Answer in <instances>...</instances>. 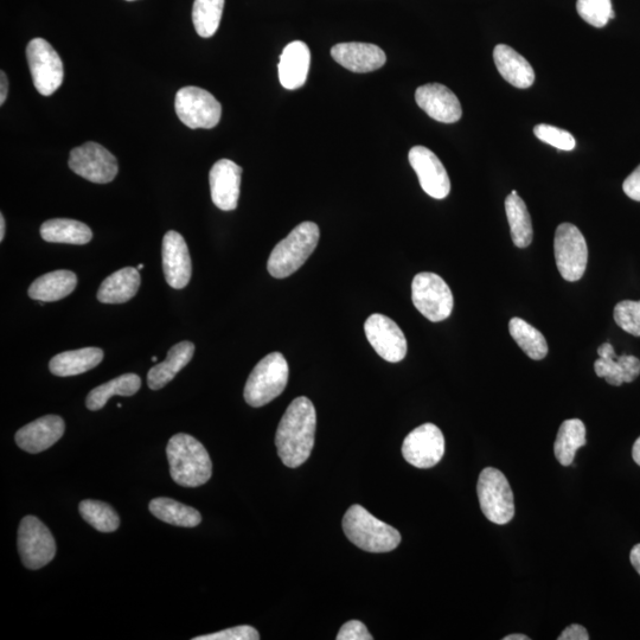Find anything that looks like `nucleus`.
Listing matches in <instances>:
<instances>
[{
  "instance_id": "2eb2a0df",
  "label": "nucleus",
  "mask_w": 640,
  "mask_h": 640,
  "mask_svg": "<svg viewBox=\"0 0 640 640\" xmlns=\"http://www.w3.org/2000/svg\"><path fill=\"white\" fill-rule=\"evenodd\" d=\"M409 163L418 175L422 190L435 200H444L450 194L451 181L440 159L425 146H414L409 151Z\"/></svg>"
},
{
  "instance_id": "1a4fd4ad",
  "label": "nucleus",
  "mask_w": 640,
  "mask_h": 640,
  "mask_svg": "<svg viewBox=\"0 0 640 640\" xmlns=\"http://www.w3.org/2000/svg\"><path fill=\"white\" fill-rule=\"evenodd\" d=\"M176 113L185 126L196 128H214L219 125L222 106L206 89L184 87L179 89L175 100Z\"/></svg>"
},
{
  "instance_id": "393cba45",
  "label": "nucleus",
  "mask_w": 640,
  "mask_h": 640,
  "mask_svg": "<svg viewBox=\"0 0 640 640\" xmlns=\"http://www.w3.org/2000/svg\"><path fill=\"white\" fill-rule=\"evenodd\" d=\"M139 287L138 268L126 267L105 279L99 288L98 299L102 304H124L136 297Z\"/></svg>"
},
{
  "instance_id": "f8f14e48",
  "label": "nucleus",
  "mask_w": 640,
  "mask_h": 640,
  "mask_svg": "<svg viewBox=\"0 0 640 640\" xmlns=\"http://www.w3.org/2000/svg\"><path fill=\"white\" fill-rule=\"evenodd\" d=\"M69 168L96 184H106L118 175V160L104 146L86 143L70 152Z\"/></svg>"
},
{
  "instance_id": "a211bd4d",
  "label": "nucleus",
  "mask_w": 640,
  "mask_h": 640,
  "mask_svg": "<svg viewBox=\"0 0 640 640\" xmlns=\"http://www.w3.org/2000/svg\"><path fill=\"white\" fill-rule=\"evenodd\" d=\"M163 268L166 283L182 290L190 283L192 265L187 242L175 230L166 233L163 239Z\"/></svg>"
},
{
  "instance_id": "37998d69",
  "label": "nucleus",
  "mask_w": 640,
  "mask_h": 640,
  "mask_svg": "<svg viewBox=\"0 0 640 640\" xmlns=\"http://www.w3.org/2000/svg\"><path fill=\"white\" fill-rule=\"evenodd\" d=\"M9 93V80L8 76L4 72L0 73V105H4L6 99H8Z\"/></svg>"
},
{
  "instance_id": "49530a36",
  "label": "nucleus",
  "mask_w": 640,
  "mask_h": 640,
  "mask_svg": "<svg viewBox=\"0 0 640 640\" xmlns=\"http://www.w3.org/2000/svg\"><path fill=\"white\" fill-rule=\"evenodd\" d=\"M5 238V219L4 215H0V241H4Z\"/></svg>"
},
{
  "instance_id": "f704fd0d",
  "label": "nucleus",
  "mask_w": 640,
  "mask_h": 640,
  "mask_svg": "<svg viewBox=\"0 0 640 640\" xmlns=\"http://www.w3.org/2000/svg\"><path fill=\"white\" fill-rule=\"evenodd\" d=\"M80 514L88 524L100 533H113L120 526V518L111 505L87 499L80 503Z\"/></svg>"
},
{
  "instance_id": "8fccbe9b",
  "label": "nucleus",
  "mask_w": 640,
  "mask_h": 640,
  "mask_svg": "<svg viewBox=\"0 0 640 640\" xmlns=\"http://www.w3.org/2000/svg\"><path fill=\"white\" fill-rule=\"evenodd\" d=\"M157 360H158V358H157L156 356H153V357H152V361H153V362H156Z\"/></svg>"
},
{
  "instance_id": "5701e85b",
  "label": "nucleus",
  "mask_w": 640,
  "mask_h": 640,
  "mask_svg": "<svg viewBox=\"0 0 640 640\" xmlns=\"http://www.w3.org/2000/svg\"><path fill=\"white\" fill-rule=\"evenodd\" d=\"M494 60L499 74L510 85L520 89H527L534 85L533 67L515 49L505 44H498L494 50Z\"/></svg>"
},
{
  "instance_id": "de8ad7c7",
  "label": "nucleus",
  "mask_w": 640,
  "mask_h": 640,
  "mask_svg": "<svg viewBox=\"0 0 640 640\" xmlns=\"http://www.w3.org/2000/svg\"><path fill=\"white\" fill-rule=\"evenodd\" d=\"M503 639L504 640H529L530 638L524 635H510V636L504 637Z\"/></svg>"
},
{
  "instance_id": "ddd939ff",
  "label": "nucleus",
  "mask_w": 640,
  "mask_h": 640,
  "mask_svg": "<svg viewBox=\"0 0 640 640\" xmlns=\"http://www.w3.org/2000/svg\"><path fill=\"white\" fill-rule=\"evenodd\" d=\"M403 458L418 469H431L445 454V438L440 428L424 424L409 433L402 445Z\"/></svg>"
},
{
  "instance_id": "aec40b11",
  "label": "nucleus",
  "mask_w": 640,
  "mask_h": 640,
  "mask_svg": "<svg viewBox=\"0 0 640 640\" xmlns=\"http://www.w3.org/2000/svg\"><path fill=\"white\" fill-rule=\"evenodd\" d=\"M331 56L342 67L354 73H370L386 64V53L375 44L339 43L332 47Z\"/></svg>"
},
{
  "instance_id": "2f4dec72",
  "label": "nucleus",
  "mask_w": 640,
  "mask_h": 640,
  "mask_svg": "<svg viewBox=\"0 0 640 640\" xmlns=\"http://www.w3.org/2000/svg\"><path fill=\"white\" fill-rule=\"evenodd\" d=\"M142 380L136 374H125L110 382L101 384L88 394L86 406L89 411H100L114 395L132 396L139 392Z\"/></svg>"
},
{
  "instance_id": "bb28decb",
  "label": "nucleus",
  "mask_w": 640,
  "mask_h": 640,
  "mask_svg": "<svg viewBox=\"0 0 640 640\" xmlns=\"http://www.w3.org/2000/svg\"><path fill=\"white\" fill-rule=\"evenodd\" d=\"M104 360V351L99 348H83L66 351L51 358V374L60 377L76 376L99 366Z\"/></svg>"
},
{
  "instance_id": "4c0bfd02",
  "label": "nucleus",
  "mask_w": 640,
  "mask_h": 640,
  "mask_svg": "<svg viewBox=\"0 0 640 640\" xmlns=\"http://www.w3.org/2000/svg\"><path fill=\"white\" fill-rule=\"evenodd\" d=\"M534 134L541 142L556 147L561 151H573L576 146L573 134L558 127L540 124L535 126Z\"/></svg>"
},
{
  "instance_id": "473e14b6",
  "label": "nucleus",
  "mask_w": 640,
  "mask_h": 640,
  "mask_svg": "<svg viewBox=\"0 0 640 640\" xmlns=\"http://www.w3.org/2000/svg\"><path fill=\"white\" fill-rule=\"evenodd\" d=\"M509 332L527 356L534 361H541L548 354V344L542 332L535 329L522 318H512L509 322Z\"/></svg>"
},
{
  "instance_id": "dca6fc26",
  "label": "nucleus",
  "mask_w": 640,
  "mask_h": 640,
  "mask_svg": "<svg viewBox=\"0 0 640 640\" xmlns=\"http://www.w3.org/2000/svg\"><path fill=\"white\" fill-rule=\"evenodd\" d=\"M416 104L439 123L453 124L462 118V105L451 89L440 83H428L415 92Z\"/></svg>"
},
{
  "instance_id": "7c9ffc66",
  "label": "nucleus",
  "mask_w": 640,
  "mask_h": 640,
  "mask_svg": "<svg viewBox=\"0 0 640 640\" xmlns=\"http://www.w3.org/2000/svg\"><path fill=\"white\" fill-rule=\"evenodd\" d=\"M587 444L586 426L579 419L566 420L556 437L555 457L562 466L572 465L579 448Z\"/></svg>"
},
{
  "instance_id": "6ab92c4d",
  "label": "nucleus",
  "mask_w": 640,
  "mask_h": 640,
  "mask_svg": "<svg viewBox=\"0 0 640 640\" xmlns=\"http://www.w3.org/2000/svg\"><path fill=\"white\" fill-rule=\"evenodd\" d=\"M66 425L60 416L47 415L24 426L16 433V443L23 451L37 454L48 450L64 434Z\"/></svg>"
},
{
  "instance_id": "0eeeda50",
  "label": "nucleus",
  "mask_w": 640,
  "mask_h": 640,
  "mask_svg": "<svg viewBox=\"0 0 640 640\" xmlns=\"http://www.w3.org/2000/svg\"><path fill=\"white\" fill-rule=\"evenodd\" d=\"M412 300L416 310L433 323L443 322L453 311L451 288L435 273L422 272L415 275Z\"/></svg>"
},
{
  "instance_id": "b1692460",
  "label": "nucleus",
  "mask_w": 640,
  "mask_h": 640,
  "mask_svg": "<svg viewBox=\"0 0 640 640\" xmlns=\"http://www.w3.org/2000/svg\"><path fill=\"white\" fill-rule=\"evenodd\" d=\"M195 354L194 343L185 341L174 345L169 351L168 357L162 363L151 368L147 374V384L152 390H159L175 379L183 368L188 366Z\"/></svg>"
},
{
  "instance_id": "9d476101",
  "label": "nucleus",
  "mask_w": 640,
  "mask_h": 640,
  "mask_svg": "<svg viewBox=\"0 0 640 640\" xmlns=\"http://www.w3.org/2000/svg\"><path fill=\"white\" fill-rule=\"evenodd\" d=\"M18 552L23 565L40 569L53 561L56 543L46 524L35 516L24 517L18 528Z\"/></svg>"
},
{
  "instance_id": "20e7f679",
  "label": "nucleus",
  "mask_w": 640,
  "mask_h": 640,
  "mask_svg": "<svg viewBox=\"0 0 640 640\" xmlns=\"http://www.w3.org/2000/svg\"><path fill=\"white\" fill-rule=\"evenodd\" d=\"M320 238L316 223L303 222L287 238L274 247L268 259V272L273 278L285 279L296 273L315 252Z\"/></svg>"
},
{
  "instance_id": "9b49d317",
  "label": "nucleus",
  "mask_w": 640,
  "mask_h": 640,
  "mask_svg": "<svg viewBox=\"0 0 640 640\" xmlns=\"http://www.w3.org/2000/svg\"><path fill=\"white\" fill-rule=\"evenodd\" d=\"M32 81L38 93L53 95L62 85L64 78L63 63L56 50L43 38H35L27 47Z\"/></svg>"
},
{
  "instance_id": "72a5a7b5",
  "label": "nucleus",
  "mask_w": 640,
  "mask_h": 640,
  "mask_svg": "<svg viewBox=\"0 0 640 640\" xmlns=\"http://www.w3.org/2000/svg\"><path fill=\"white\" fill-rule=\"evenodd\" d=\"M224 9V0H195L192 9V22L197 34L209 38L220 27Z\"/></svg>"
},
{
  "instance_id": "79ce46f5",
  "label": "nucleus",
  "mask_w": 640,
  "mask_h": 640,
  "mask_svg": "<svg viewBox=\"0 0 640 640\" xmlns=\"http://www.w3.org/2000/svg\"><path fill=\"white\" fill-rule=\"evenodd\" d=\"M559 640H588L590 636H588V632L584 626L579 624H573L568 626L567 629L563 630L561 635L558 638Z\"/></svg>"
},
{
  "instance_id": "a18cd8bd",
  "label": "nucleus",
  "mask_w": 640,
  "mask_h": 640,
  "mask_svg": "<svg viewBox=\"0 0 640 640\" xmlns=\"http://www.w3.org/2000/svg\"><path fill=\"white\" fill-rule=\"evenodd\" d=\"M632 457L637 465L640 466V437L637 439L635 445H633Z\"/></svg>"
},
{
  "instance_id": "4468645a",
  "label": "nucleus",
  "mask_w": 640,
  "mask_h": 640,
  "mask_svg": "<svg viewBox=\"0 0 640 640\" xmlns=\"http://www.w3.org/2000/svg\"><path fill=\"white\" fill-rule=\"evenodd\" d=\"M371 347L383 360L398 363L407 355L408 345L400 326L387 316L375 313L364 324Z\"/></svg>"
},
{
  "instance_id": "a878e982",
  "label": "nucleus",
  "mask_w": 640,
  "mask_h": 640,
  "mask_svg": "<svg viewBox=\"0 0 640 640\" xmlns=\"http://www.w3.org/2000/svg\"><path fill=\"white\" fill-rule=\"evenodd\" d=\"M78 277L70 271H55L42 275L29 287V297L38 302H57L72 294Z\"/></svg>"
},
{
  "instance_id": "c756f323",
  "label": "nucleus",
  "mask_w": 640,
  "mask_h": 640,
  "mask_svg": "<svg viewBox=\"0 0 640 640\" xmlns=\"http://www.w3.org/2000/svg\"><path fill=\"white\" fill-rule=\"evenodd\" d=\"M149 509L158 520L176 527L195 528L202 522L200 512L171 498L152 499Z\"/></svg>"
},
{
  "instance_id": "3c124183",
  "label": "nucleus",
  "mask_w": 640,
  "mask_h": 640,
  "mask_svg": "<svg viewBox=\"0 0 640 640\" xmlns=\"http://www.w3.org/2000/svg\"><path fill=\"white\" fill-rule=\"evenodd\" d=\"M127 2H134V0H127Z\"/></svg>"
},
{
  "instance_id": "4be33fe9",
  "label": "nucleus",
  "mask_w": 640,
  "mask_h": 640,
  "mask_svg": "<svg viewBox=\"0 0 640 640\" xmlns=\"http://www.w3.org/2000/svg\"><path fill=\"white\" fill-rule=\"evenodd\" d=\"M311 51L306 43L294 41L287 44L279 62V80L281 86L294 91L302 88L309 75Z\"/></svg>"
},
{
  "instance_id": "412c9836",
  "label": "nucleus",
  "mask_w": 640,
  "mask_h": 640,
  "mask_svg": "<svg viewBox=\"0 0 640 640\" xmlns=\"http://www.w3.org/2000/svg\"><path fill=\"white\" fill-rule=\"evenodd\" d=\"M599 360L594 363L595 374L605 379L611 386L631 383L640 374V361L631 355L617 356L610 343L601 344L598 349Z\"/></svg>"
},
{
  "instance_id": "cd10ccee",
  "label": "nucleus",
  "mask_w": 640,
  "mask_h": 640,
  "mask_svg": "<svg viewBox=\"0 0 640 640\" xmlns=\"http://www.w3.org/2000/svg\"><path fill=\"white\" fill-rule=\"evenodd\" d=\"M41 236L44 241L68 243V245H86L93 239L92 230L87 224L69 219L44 222L41 227Z\"/></svg>"
},
{
  "instance_id": "e433bc0d",
  "label": "nucleus",
  "mask_w": 640,
  "mask_h": 640,
  "mask_svg": "<svg viewBox=\"0 0 640 640\" xmlns=\"http://www.w3.org/2000/svg\"><path fill=\"white\" fill-rule=\"evenodd\" d=\"M613 316L619 328L632 336L640 337V302L623 300L614 307Z\"/></svg>"
},
{
  "instance_id": "ea45409f",
  "label": "nucleus",
  "mask_w": 640,
  "mask_h": 640,
  "mask_svg": "<svg viewBox=\"0 0 640 640\" xmlns=\"http://www.w3.org/2000/svg\"><path fill=\"white\" fill-rule=\"evenodd\" d=\"M337 640H373V636L370 635L367 626L360 622V620H350L342 626L341 631L338 632Z\"/></svg>"
},
{
  "instance_id": "09e8293b",
  "label": "nucleus",
  "mask_w": 640,
  "mask_h": 640,
  "mask_svg": "<svg viewBox=\"0 0 640 640\" xmlns=\"http://www.w3.org/2000/svg\"><path fill=\"white\" fill-rule=\"evenodd\" d=\"M143 268H144V265H139V266H138V270H139V271H142V270H143Z\"/></svg>"
},
{
  "instance_id": "f3484780",
  "label": "nucleus",
  "mask_w": 640,
  "mask_h": 640,
  "mask_svg": "<svg viewBox=\"0 0 640 640\" xmlns=\"http://www.w3.org/2000/svg\"><path fill=\"white\" fill-rule=\"evenodd\" d=\"M242 169L229 159H221L210 170L211 200L223 211L238 207Z\"/></svg>"
},
{
  "instance_id": "a19ab883",
  "label": "nucleus",
  "mask_w": 640,
  "mask_h": 640,
  "mask_svg": "<svg viewBox=\"0 0 640 640\" xmlns=\"http://www.w3.org/2000/svg\"><path fill=\"white\" fill-rule=\"evenodd\" d=\"M623 190L631 200L640 202V165L625 179Z\"/></svg>"
},
{
  "instance_id": "58836bf2",
  "label": "nucleus",
  "mask_w": 640,
  "mask_h": 640,
  "mask_svg": "<svg viewBox=\"0 0 640 640\" xmlns=\"http://www.w3.org/2000/svg\"><path fill=\"white\" fill-rule=\"evenodd\" d=\"M259 632L253 626L243 625L232 627V629L211 633V635L200 636L194 640H259Z\"/></svg>"
},
{
  "instance_id": "f03ea898",
  "label": "nucleus",
  "mask_w": 640,
  "mask_h": 640,
  "mask_svg": "<svg viewBox=\"0 0 640 640\" xmlns=\"http://www.w3.org/2000/svg\"><path fill=\"white\" fill-rule=\"evenodd\" d=\"M166 456L172 479L185 488L206 484L213 475V463L206 447L189 434L174 435L166 446Z\"/></svg>"
},
{
  "instance_id": "c03bdc74",
  "label": "nucleus",
  "mask_w": 640,
  "mask_h": 640,
  "mask_svg": "<svg viewBox=\"0 0 640 640\" xmlns=\"http://www.w3.org/2000/svg\"><path fill=\"white\" fill-rule=\"evenodd\" d=\"M630 559L632 566L635 567L636 571L640 575V543L631 550Z\"/></svg>"
},
{
  "instance_id": "c85d7f7f",
  "label": "nucleus",
  "mask_w": 640,
  "mask_h": 640,
  "mask_svg": "<svg viewBox=\"0 0 640 640\" xmlns=\"http://www.w3.org/2000/svg\"><path fill=\"white\" fill-rule=\"evenodd\" d=\"M505 213L510 224L512 241L518 248H527L533 242V223L526 203L514 190L505 200Z\"/></svg>"
},
{
  "instance_id": "39448f33",
  "label": "nucleus",
  "mask_w": 640,
  "mask_h": 640,
  "mask_svg": "<svg viewBox=\"0 0 640 640\" xmlns=\"http://www.w3.org/2000/svg\"><path fill=\"white\" fill-rule=\"evenodd\" d=\"M290 376L286 358L280 352H272L256 364L245 387V400L249 406L259 408L268 405L283 394Z\"/></svg>"
},
{
  "instance_id": "c9c22d12",
  "label": "nucleus",
  "mask_w": 640,
  "mask_h": 640,
  "mask_svg": "<svg viewBox=\"0 0 640 640\" xmlns=\"http://www.w3.org/2000/svg\"><path fill=\"white\" fill-rule=\"evenodd\" d=\"M576 10L585 22L595 28H604L610 19L616 17L611 0H578Z\"/></svg>"
},
{
  "instance_id": "f257e3e1",
  "label": "nucleus",
  "mask_w": 640,
  "mask_h": 640,
  "mask_svg": "<svg viewBox=\"0 0 640 640\" xmlns=\"http://www.w3.org/2000/svg\"><path fill=\"white\" fill-rule=\"evenodd\" d=\"M317 427L316 408L310 399L300 396L293 400L281 418L275 445L281 462L296 469L310 458Z\"/></svg>"
},
{
  "instance_id": "6e6552de",
  "label": "nucleus",
  "mask_w": 640,
  "mask_h": 640,
  "mask_svg": "<svg viewBox=\"0 0 640 640\" xmlns=\"http://www.w3.org/2000/svg\"><path fill=\"white\" fill-rule=\"evenodd\" d=\"M556 266L569 283L579 281L586 272L588 247L585 236L572 223H562L554 239Z\"/></svg>"
},
{
  "instance_id": "423d86ee",
  "label": "nucleus",
  "mask_w": 640,
  "mask_h": 640,
  "mask_svg": "<svg viewBox=\"0 0 640 640\" xmlns=\"http://www.w3.org/2000/svg\"><path fill=\"white\" fill-rule=\"evenodd\" d=\"M477 494L480 509L492 523H509L515 516L514 494L507 477L494 467H486L480 472Z\"/></svg>"
},
{
  "instance_id": "7ed1b4c3",
  "label": "nucleus",
  "mask_w": 640,
  "mask_h": 640,
  "mask_svg": "<svg viewBox=\"0 0 640 640\" xmlns=\"http://www.w3.org/2000/svg\"><path fill=\"white\" fill-rule=\"evenodd\" d=\"M345 536L369 553H389L399 547L401 535L389 524L377 520L362 505H352L343 518Z\"/></svg>"
}]
</instances>
